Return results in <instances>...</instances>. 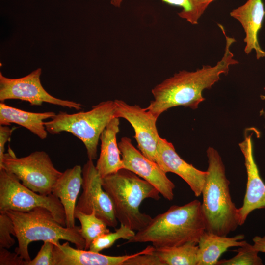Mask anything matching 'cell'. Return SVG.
Here are the masks:
<instances>
[{
  "label": "cell",
  "mask_w": 265,
  "mask_h": 265,
  "mask_svg": "<svg viewBox=\"0 0 265 265\" xmlns=\"http://www.w3.org/2000/svg\"><path fill=\"white\" fill-rule=\"evenodd\" d=\"M220 28L225 36L226 45L224 55L216 65H203L195 71H180L152 89L154 99L146 109L157 118L173 107L183 106L197 109L205 100L203 91L211 88L220 80L221 75H227L231 65L239 63L234 58V54L230 51L236 40L226 34L223 26Z\"/></svg>",
  "instance_id": "obj_1"
},
{
  "label": "cell",
  "mask_w": 265,
  "mask_h": 265,
  "mask_svg": "<svg viewBox=\"0 0 265 265\" xmlns=\"http://www.w3.org/2000/svg\"><path fill=\"white\" fill-rule=\"evenodd\" d=\"M206 231L201 202L195 199L183 205H173L152 218L125 244L151 242L155 248H171L188 242L198 244Z\"/></svg>",
  "instance_id": "obj_2"
},
{
  "label": "cell",
  "mask_w": 265,
  "mask_h": 265,
  "mask_svg": "<svg viewBox=\"0 0 265 265\" xmlns=\"http://www.w3.org/2000/svg\"><path fill=\"white\" fill-rule=\"evenodd\" d=\"M206 153L208 174L201 194L206 231L227 236L239 226L238 208L232 201L230 182L219 153L211 147Z\"/></svg>",
  "instance_id": "obj_3"
},
{
  "label": "cell",
  "mask_w": 265,
  "mask_h": 265,
  "mask_svg": "<svg viewBox=\"0 0 265 265\" xmlns=\"http://www.w3.org/2000/svg\"><path fill=\"white\" fill-rule=\"evenodd\" d=\"M102 186L113 202L120 224L137 231L149 223L152 218L141 212L140 206L145 199L160 198L159 192L151 184L123 168L102 178Z\"/></svg>",
  "instance_id": "obj_4"
},
{
  "label": "cell",
  "mask_w": 265,
  "mask_h": 265,
  "mask_svg": "<svg viewBox=\"0 0 265 265\" xmlns=\"http://www.w3.org/2000/svg\"><path fill=\"white\" fill-rule=\"evenodd\" d=\"M5 212L14 224L15 237L18 242L15 252L26 262L31 260L28 247L33 241H50L55 243L60 240H65L74 244L77 248H85L80 227L69 228L63 226L45 208L38 207L26 212L9 210Z\"/></svg>",
  "instance_id": "obj_5"
},
{
  "label": "cell",
  "mask_w": 265,
  "mask_h": 265,
  "mask_svg": "<svg viewBox=\"0 0 265 265\" xmlns=\"http://www.w3.org/2000/svg\"><path fill=\"white\" fill-rule=\"evenodd\" d=\"M114 101L107 100L92 106L90 110L75 113L60 111L50 121L44 122L52 134L69 132L83 143L88 159L95 160L100 136L110 121L115 117Z\"/></svg>",
  "instance_id": "obj_6"
},
{
  "label": "cell",
  "mask_w": 265,
  "mask_h": 265,
  "mask_svg": "<svg viewBox=\"0 0 265 265\" xmlns=\"http://www.w3.org/2000/svg\"><path fill=\"white\" fill-rule=\"evenodd\" d=\"M2 168L14 175L25 186L45 195L52 193L53 186L62 173L54 167L46 152L36 151L18 158L9 146L0 170Z\"/></svg>",
  "instance_id": "obj_7"
},
{
  "label": "cell",
  "mask_w": 265,
  "mask_h": 265,
  "mask_svg": "<svg viewBox=\"0 0 265 265\" xmlns=\"http://www.w3.org/2000/svg\"><path fill=\"white\" fill-rule=\"evenodd\" d=\"M20 181L5 169L0 170V213L9 210L26 212L43 207L66 226L65 211L59 198L52 193L45 195L35 192Z\"/></svg>",
  "instance_id": "obj_8"
},
{
  "label": "cell",
  "mask_w": 265,
  "mask_h": 265,
  "mask_svg": "<svg viewBox=\"0 0 265 265\" xmlns=\"http://www.w3.org/2000/svg\"><path fill=\"white\" fill-rule=\"evenodd\" d=\"M41 73L42 69L38 68L25 77L11 79L0 72V101L19 99L33 106L47 103L78 110L82 109V105L80 103L57 98L49 93L41 83Z\"/></svg>",
  "instance_id": "obj_9"
},
{
  "label": "cell",
  "mask_w": 265,
  "mask_h": 265,
  "mask_svg": "<svg viewBox=\"0 0 265 265\" xmlns=\"http://www.w3.org/2000/svg\"><path fill=\"white\" fill-rule=\"evenodd\" d=\"M82 192L76 205L75 211L85 213L95 211L96 216L108 227L116 228V217L113 202L102 186V178L93 160L88 159L82 167Z\"/></svg>",
  "instance_id": "obj_10"
},
{
  "label": "cell",
  "mask_w": 265,
  "mask_h": 265,
  "mask_svg": "<svg viewBox=\"0 0 265 265\" xmlns=\"http://www.w3.org/2000/svg\"><path fill=\"white\" fill-rule=\"evenodd\" d=\"M118 146L124 168L151 184L164 198L172 201L174 198L173 190L175 186L160 167L137 150L130 138L122 137Z\"/></svg>",
  "instance_id": "obj_11"
},
{
  "label": "cell",
  "mask_w": 265,
  "mask_h": 265,
  "mask_svg": "<svg viewBox=\"0 0 265 265\" xmlns=\"http://www.w3.org/2000/svg\"><path fill=\"white\" fill-rule=\"evenodd\" d=\"M115 117L123 118L134 129V138L139 151L148 159L155 161L160 136L156 122L157 118L151 112L137 105H130L121 100H115Z\"/></svg>",
  "instance_id": "obj_12"
},
{
  "label": "cell",
  "mask_w": 265,
  "mask_h": 265,
  "mask_svg": "<svg viewBox=\"0 0 265 265\" xmlns=\"http://www.w3.org/2000/svg\"><path fill=\"white\" fill-rule=\"evenodd\" d=\"M252 135L245 132L244 140L238 144L244 156L247 177L243 204L238 208L239 226L244 223L252 211L265 209V184L260 176L254 159Z\"/></svg>",
  "instance_id": "obj_13"
},
{
  "label": "cell",
  "mask_w": 265,
  "mask_h": 265,
  "mask_svg": "<svg viewBox=\"0 0 265 265\" xmlns=\"http://www.w3.org/2000/svg\"><path fill=\"white\" fill-rule=\"evenodd\" d=\"M155 162L166 173L171 172L182 178L196 197L200 196L207 171L200 170L186 162L177 154L173 144L159 137Z\"/></svg>",
  "instance_id": "obj_14"
},
{
  "label": "cell",
  "mask_w": 265,
  "mask_h": 265,
  "mask_svg": "<svg viewBox=\"0 0 265 265\" xmlns=\"http://www.w3.org/2000/svg\"><path fill=\"white\" fill-rule=\"evenodd\" d=\"M230 15L241 24L244 29L245 53L248 54L254 50L257 59L265 57V52L261 48L258 39L265 15L262 0H247L243 5L231 11Z\"/></svg>",
  "instance_id": "obj_15"
},
{
  "label": "cell",
  "mask_w": 265,
  "mask_h": 265,
  "mask_svg": "<svg viewBox=\"0 0 265 265\" xmlns=\"http://www.w3.org/2000/svg\"><path fill=\"white\" fill-rule=\"evenodd\" d=\"M53 244V265H125L128 259L136 254L108 256L89 250L74 248L69 241L62 244L59 241Z\"/></svg>",
  "instance_id": "obj_16"
},
{
  "label": "cell",
  "mask_w": 265,
  "mask_h": 265,
  "mask_svg": "<svg viewBox=\"0 0 265 265\" xmlns=\"http://www.w3.org/2000/svg\"><path fill=\"white\" fill-rule=\"evenodd\" d=\"M82 183V168L76 165L63 172L53 187L52 193L59 198L64 208L67 227L76 226L75 212Z\"/></svg>",
  "instance_id": "obj_17"
},
{
  "label": "cell",
  "mask_w": 265,
  "mask_h": 265,
  "mask_svg": "<svg viewBox=\"0 0 265 265\" xmlns=\"http://www.w3.org/2000/svg\"><path fill=\"white\" fill-rule=\"evenodd\" d=\"M119 118H113L100 137V153L95 167L102 178L124 168L116 138L119 132Z\"/></svg>",
  "instance_id": "obj_18"
},
{
  "label": "cell",
  "mask_w": 265,
  "mask_h": 265,
  "mask_svg": "<svg viewBox=\"0 0 265 265\" xmlns=\"http://www.w3.org/2000/svg\"><path fill=\"white\" fill-rule=\"evenodd\" d=\"M243 234L232 237L219 236L205 231L198 242L197 265H216L221 255L228 248L244 244Z\"/></svg>",
  "instance_id": "obj_19"
},
{
  "label": "cell",
  "mask_w": 265,
  "mask_h": 265,
  "mask_svg": "<svg viewBox=\"0 0 265 265\" xmlns=\"http://www.w3.org/2000/svg\"><path fill=\"white\" fill-rule=\"evenodd\" d=\"M55 115L53 111L31 112L8 106L3 102L0 103V125L17 124L42 140L46 139L48 135L44 120L51 119Z\"/></svg>",
  "instance_id": "obj_20"
},
{
  "label": "cell",
  "mask_w": 265,
  "mask_h": 265,
  "mask_svg": "<svg viewBox=\"0 0 265 265\" xmlns=\"http://www.w3.org/2000/svg\"><path fill=\"white\" fill-rule=\"evenodd\" d=\"M154 252L164 265H197L198 246L195 242L171 248L155 247Z\"/></svg>",
  "instance_id": "obj_21"
},
{
  "label": "cell",
  "mask_w": 265,
  "mask_h": 265,
  "mask_svg": "<svg viewBox=\"0 0 265 265\" xmlns=\"http://www.w3.org/2000/svg\"><path fill=\"white\" fill-rule=\"evenodd\" d=\"M75 217L80 223V233L85 240V250H89L91 242L101 235L110 232L107 224L98 217L95 211L85 213L75 211Z\"/></svg>",
  "instance_id": "obj_22"
},
{
  "label": "cell",
  "mask_w": 265,
  "mask_h": 265,
  "mask_svg": "<svg viewBox=\"0 0 265 265\" xmlns=\"http://www.w3.org/2000/svg\"><path fill=\"white\" fill-rule=\"evenodd\" d=\"M124 0H111L110 4L115 7L119 8ZM170 5L178 6L182 10L178 13V16L191 24L195 25L206 9L208 7L203 0H161Z\"/></svg>",
  "instance_id": "obj_23"
},
{
  "label": "cell",
  "mask_w": 265,
  "mask_h": 265,
  "mask_svg": "<svg viewBox=\"0 0 265 265\" xmlns=\"http://www.w3.org/2000/svg\"><path fill=\"white\" fill-rule=\"evenodd\" d=\"M135 233L126 226L121 224L119 228L114 232H109L101 235L95 238L91 243L89 250L100 252L104 249L112 246L117 240L123 239L129 240Z\"/></svg>",
  "instance_id": "obj_24"
},
{
  "label": "cell",
  "mask_w": 265,
  "mask_h": 265,
  "mask_svg": "<svg viewBox=\"0 0 265 265\" xmlns=\"http://www.w3.org/2000/svg\"><path fill=\"white\" fill-rule=\"evenodd\" d=\"M237 254L229 259L219 260L216 265H262L259 252L247 241L235 250Z\"/></svg>",
  "instance_id": "obj_25"
},
{
  "label": "cell",
  "mask_w": 265,
  "mask_h": 265,
  "mask_svg": "<svg viewBox=\"0 0 265 265\" xmlns=\"http://www.w3.org/2000/svg\"><path fill=\"white\" fill-rule=\"evenodd\" d=\"M11 235L15 236L12 220L5 213H0V247L9 249L15 243Z\"/></svg>",
  "instance_id": "obj_26"
},
{
  "label": "cell",
  "mask_w": 265,
  "mask_h": 265,
  "mask_svg": "<svg viewBox=\"0 0 265 265\" xmlns=\"http://www.w3.org/2000/svg\"><path fill=\"white\" fill-rule=\"evenodd\" d=\"M54 247L53 242L50 241H44L36 257L26 263V265H53V251Z\"/></svg>",
  "instance_id": "obj_27"
},
{
  "label": "cell",
  "mask_w": 265,
  "mask_h": 265,
  "mask_svg": "<svg viewBox=\"0 0 265 265\" xmlns=\"http://www.w3.org/2000/svg\"><path fill=\"white\" fill-rule=\"evenodd\" d=\"M26 261L16 253H11L7 249L0 247V265H26Z\"/></svg>",
  "instance_id": "obj_28"
},
{
  "label": "cell",
  "mask_w": 265,
  "mask_h": 265,
  "mask_svg": "<svg viewBox=\"0 0 265 265\" xmlns=\"http://www.w3.org/2000/svg\"><path fill=\"white\" fill-rule=\"evenodd\" d=\"M13 130V128L7 126L0 125V167L2 165L5 154V144L10 140Z\"/></svg>",
  "instance_id": "obj_29"
},
{
  "label": "cell",
  "mask_w": 265,
  "mask_h": 265,
  "mask_svg": "<svg viewBox=\"0 0 265 265\" xmlns=\"http://www.w3.org/2000/svg\"><path fill=\"white\" fill-rule=\"evenodd\" d=\"M253 247L257 251L265 253V236L261 237L255 236L253 238Z\"/></svg>",
  "instance_id": "obj_30"
},
{
  "label": "cell",
  "mask_w": 265,
  "mask_h": 265,
  "mask_svg": "<svg viewBox=\"0 0 265 265\" xmlns=\"http://www.w3.org/2000/svg\"><path fill=\"white\" fill-rule=\"evenodd\" d=\"M214 0H204V2L207 4H208L209 5L211 3L214 1Z\"/></svg>",
  "instance_id": "obj_31"
},
{
  "label": "cell",
  "mask_w": 265,
  "mask_h": 265,
  "mask_svg": "<svg viewBox=\"0 0 265 265\" xmlns=\"http://www.w3.org/2000/svg\"><path fill=\"white\" fill-rule=\"evenodd\" d=\"M261 98L263 100H265V95H261Z\"/></svg>",
  "instance_id": "obj_32"
}]
</instances>
